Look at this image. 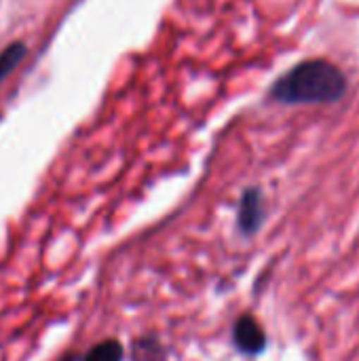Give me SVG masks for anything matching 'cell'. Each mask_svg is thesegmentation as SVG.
<instances>
[{"label":"cell","mask_w":359,"mask_h":361,"mask_svg":"<svg viewBox=\"0 0 359 361\" xmlns=\"http://www.w3.org/2000/svg\"><path fill=\"white\" fill-rule=\"evenodd\" d=\"M264 220V207H262V195L258 188L245 190L241 205H239V228L245 235H254Z\"/></svg>","instance_id":"3"},{"label":"cell","mask_w":359,"mask_h":361,"mask_svg":"<svg viewBox=\"0 0 359 361\" xmlns=\"http://www.w3.org/2000/svg\"><path fill=\"white\" fill-rule=\"evenodd\" d=\"M233 338H235L237 349L245 355H258L267 347V334L262 332L260 324L250 315H243L237 319Z\"/></svg>","instance_id":"2"},{"label":"cell","mask_w":359,"mask_h":361,"mask_svg":"<svg viewBox=\"0 0 359 361\" xmlns=\"http://www.w3.org/2000/svg\"><path fill=\"white\" fill-rule=\"evenodd\" d=\"M123 360V347L116 341H106L93 347L83 361H121Z\"/></svg>","instance_id":"5"},{"label":"cell","mask_w":359,"mask_h":361,"mask_svg":"<svg viewBox=\"0 0 359 361\" xmlns=\"http://www.w3.org/2000/svg\"><path fill=\"white\" fill-rule=\"evenodd\" d=\"M23 57H25V47L21 42H13L0 53V82L19 66Z\"/></svg>","instance_id":"4"},{"label":"cell","mask_w":359,"mask_h":361,"mask_svg":"<svg viewBox=\"0 0 359 361\" xmlns=\"http://www.w3.org/2000/svg\"><path fill=\"white\" fill-rule=\"evenodd\" d=\"M345 74L326 59H309L284 74L275 87L273 97L284 104H330L345 95Z\"/></svg>","instance_id":"1"}]
</instances>
